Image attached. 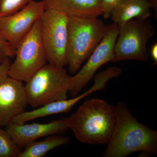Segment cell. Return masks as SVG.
Masks as SVG:
<instances>
[{"mask_svg":"<svg viewBox=\"0 0 157 157\" xmlns=\"http://www.w3.org/2000/svg\"><path fill=\"white\" fill-rule=\"evenodd\" d=\"M68 129L66 118L45 124L11 123L7 125L6 128V131L21 149L41 137L63 133Z\"/></svg>","mask_w":157,"mask_h":157,"instance_id":"cell-11","label":"cell"},{"mask_svg":"<svg viewBox=\"0 0 157 157\" xmlns=\"http://www.w3.org/2000/svg\"><path fill=\"white\" fill-rule=\"evenodd\" d=\"M107 25L98 17H69L67 65L75 73L102 41Z\"/></svg>","mask_w":157,"mask_h":157,"instance_id":"cell-3","label":"cell"},{"mask_svg":"<svg viewBox=\"0 0 157 157\" xmlns=\"http://www.w3.org/2000/svg\"><path fill=\"white\" fill-rule=\"evenodd\" d=\"M33 1L34 0H0V17L14 14Z\"/></svg>","mask_w":157,"mask_h":157,"instance_id":"cell-17","label":"cell"},{"mask_svg":"<svg viewBox=\"0 0 157 157\" xmlns=\"http://www.w3.org/2000/svg\"><path fill=\"white\" fill-rule=\"evenodd\" d=\"M119 33V27L113 23L107 25L102 41L88 58L87 61L74 76L70 78L69 93L72 98L78 95L82 90L103 65L113 62L114 45Z\"/></svg>","mask_w":157,"mask_h":157,"instance_id":"cell-8","label":"cell"},{"mask_svg":"<svg viewBox=\"0 0 157 157\" xmlns=\"http://www.w3.org/2000/svg\"><path fill=\"white\" fill-rule=\"evenodd\" d=\"M16 49L0 33V64L7 58L15 56Z\"/></svg>","mask_w":157,"mask_h":157,"instance_id":"cell-18","label":"cell"},{"mask_svg":"<svg viewBox=\"0 0 157 157\" xmlns=\"http://www.w3.org/2000/svg\"><path fill=\"white\" fill-rule=\"evenodd\" d=\"M45 10L42 1L34 0L14 14L0 17V33L16 49Z\"/></svg>","mask_w":157,"mask_h":157,"instance_id":"cell-9","label":"cell"},{"mask_svg":"<svg viewBox=\"0 0 157 157\" xmlns=\"http://www.w3.org/2000/svg\"><path fill=\"white\" fill-rule=\"evenodd\" d=\"M70 78L63 68L46 64L26 82L28 104L36 108L67 99Z\"/></svg>","mask_w":157,"mask_h":157,"instance_id":"cell-4","label":"cell"},{"mask_svg":"<svg viewBox=\"0 0 157 157\" xmlns=\"http://www.w3.org/2000/svg\"><path fill=\"white\" fill-rule=\"evenodd\" d=\"M124 0H102L104 18L107 19L110 17L111 12L116 7Z\"/></svg>","mask_w":157,"mask_h":157,"instance_id":"cell-19","label":"cell"},{"mask_svg":"<svg viewBox=\"0 0 157 157\" xmlns=\"http://www.w3.org/2000/svg\"><path fill=\"white\" fill-rule=\"evenodd\" d=\"M66 121L68 128L79 142L107 144L115 126V106L102 99H90Z\"/></svg>","mask_w":157,"mask_h":157,"instance_id":"cell-2","label":"cell"},{"mask_svg":"<svg viewBox=\"0 0 157 157\" xmlns=\"http://www.w3.org/2000/svg\"><path fill=\"white\" fill-rule=\"evenodd\" d=\"M114 129L104 157H124L142 151L157 154V132L140 123L124 103L115 106Z\"/></svg>","mask_w":157,"mask_h":157,"instance_id":"cell-1","label":"cell"},{"mask_svg":"<svg viewBox=\"0 0 157 157\" xmlns=\"http://www.w3.org/2000/svg\"><path fill=\"white\" fill-rule=\"evenodd\" d=\"M14 57L8 76L22 82H27L46 64V54L41 37L40 17L19 42Z\"/></svg>","mask_w":157,"mask_h":157,"instance_id":"cell-5","label":"cell"},{"mask_svg":"<svg viewBox=\"0 0 157 157\" xmlns=\"http://www.w3.org/2000/svg\"><path fill=\"white\" fill-rule=\"evenodd\" d=\"M118 26L119 33L114 45L113 62L147 60V45L155 34L150 21L132 20Z\"/></svg>","mask_w":157,"mask_h":157,"instance_id":"cell-6","label":"cell"},{"mask_svg":"<svg viewBox=\"0 0 157 157\" xmlns=\"http://www.w3.org/2000/svg\"><path fill=\"white\" fill-rule=\"evenodd\" d=\"M151 8L154 9L155 12L157 14V0H147Z\"/></svg>","mask_w":157,"mask_h":157,"instance_id":"cell-22","label":"cell"},{"mask_svg":"<svg viewBox=\"0 0 157 157\" xmlns=\"http://www.w3.org/2000/svg\"><path fill=\"white\" fill-rule=\"evenodd\" d=\"M21 151L9 132L0 127V157H18Z\"/></svg>","mask_w":157,"mask_h":157,"instance_id":"cell-16","label":"cell"},{"mask_svg":"<svg viewBox=\"0 0 157 157\" xmlns=\"http://www.w3.org/2000/svg\"><path fill=\"white\" fill-rule=\"evenodd\" d=\"M11 64L10 58H7L0 64V81L8 76V73Z\"/></svg>","mask_w":157,"mask_h":157,"instance_id":"cell-20","label":"cell"},{"mask_svg":"<svg viewBox=\"0 0 157 157\" xmlns=\"http://www.w3.org/2000/svg\"><path fill=\"white\" fill-rule=\"evenodd\" d=\"M28 105L22 82L8 76L0 81V127L6 126Z\"/></svg>","mask_w":157,"mask_h":157,"instance_id":"cell-10","label":"cell"},{"mask_svg":"<svg viewBox=\"0 0 157 157\" xmlns=\"http://www.w3.org/2000/svg\"><path fill=\"white\" fill-rule=\"evenodd\" d=\"M151 9L147 0H124L113 10L110 17L119 25L134 18L147 19L151 15Z\"/></svg>","mask_w":157,"mask_h":157,"instance_id":"cell-13","label":"cell"},{"mask_svg":"<svg viewBox=\"0 0 157 157\" xmlns=\"http://www.w3.org/2000/svg\"><path fill=\"white\" fill-rule=\"evenodd\" d=\"M70 141V137L67 136L56 135L47 136L43 140H35L27 144L18 157H44L51 151L66 145Z\"/></svg>","mask_w":157,"mask_h":157,"instance_id":"cell-15","label":"cell"},{"mask_svg":"<svg viewBox=\"0 0 157 157\" xmlns=\"http://www.w3.org/2000/svg\"><path fill=\"white\" fill-rule=\"evenodd\" d=\"M81 100V97L78 95L68 100L67 99L50 102L32 111H25L14 118L11 123L25 124L27 122L39 118L68 113Z\"/></svg>","mask_w":157,"mask_h":157,"instance_id":"cell-14","label":"cell"},{"mask_svg":"<svg viewBox=\"0 0 157 157\" xmlns=\"http://www.w3.org/2000/svg\"><path fill=\"white\" fill-rule=\"evenodd\" d=\"M150 55L155 65L157 64V43H155L152 45L150 50Z\"/></svg>","mask_w":157,"mask_h":157,"instance_id":"cell-21","label":"cell"},{"mask_svg":"<svg viewBox=\"0 0 157 157\" xmlns=\"http://www.w3.org/2000/svg\"><path fill=\"white\" fill-rule=\"evenodd\" d=\"M64 13L45 9L41 17V37L48 63L58 67L67 65L68 23Z\"/></svg>","mask_w":157,"mask_h":157,"instance_id":"cell-7","label":"cell"},{"mask_svg":"<svg viewBox=\"0 0 157 157\" xmlns=\"http://www.w3.org/2000/svg\"><path fill=\"white\" fill-rule=\"evenodd\" d=\"M45 9H52L69 17H98L103 15L102 0H42Z\"/></svg>","mask_w":157,"mask_h":157,"instance_id":"cell-12","label":"cell"}]
</instances>
